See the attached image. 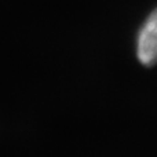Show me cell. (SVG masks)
<instances>
[{"mask_svg": "<svg viewBox=\"0 0 157 157\" xmlns=\"http://www.w3.org/2000/svg\"><path fill=\"white\" fill-rule=\"evenodd\" d=\"M135 51L141 63L146 66L157 65V8L149 14L139 28Z\"/></svg>", "mask_w": 157, "mask_h": 157, "instance_id": "1", "label": "cell"}]
</instances>
